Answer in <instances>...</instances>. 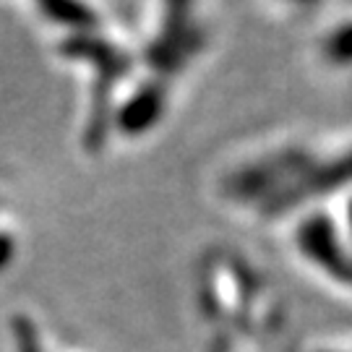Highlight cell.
I'll return each mask as SVG.
<instances>
[{
    "mask_svg": "<svg viewBox=\"0 0 352 352\" xmlns=\"http://www.w3.org/2000/svg\"><path fill=\"white\" fill-rule=\"evenodd\" d=\"M160 107H162V94L157 89H149V91L139 94L136 100L128 102V107L120 115V123L131 133H139L160 115Z\"/></svg>",
    "mask_w": 352,
    "mask_h": 352,
    "instance_id": "cell-1",
    "label": "cell"
},
{
    "mask_svg": "<svg viewBox=\"0 0 352 352\" xmlns=\"http://www.w3.org/2000/svg\"><path fill=\"white\" fill-rule=\"evenodd\" d=\"M42 6L60 21H71V24H84L89 21V13L76 6V0H42Z\"/></svg>",
    "mask_w": 352,
    "mask_h": 352,
    "instance_id": "cell-2",
    "label": "cell"
}]
</instances>
